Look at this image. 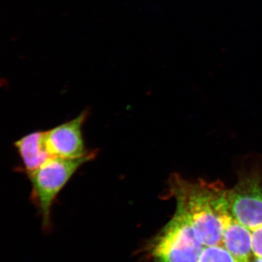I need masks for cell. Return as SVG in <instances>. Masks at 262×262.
<instances>
[{
	"instance_id": "cell-7",
	"label": "cell",
	"mask_w": 262,
	"mask_h": 262,
	"mask_svg": "<svg viewBox=\"0 0 262 262\" xmlns=\"http://www.w3.org/2000/svg\"><path fill=\"white\" fill-rule=\"evenodd\" d=\"M22 169L27 175L37 170L43 164L52 158L45 141V131H35L14 143Z\"/></svg>"
},
{
	"instance_id": "cell-9",
	"label": "cell",
	"mask_w": 262,
	"mask_h": 262,
	"mask_svg": "<svg viewBox=\"0 0 262 262\" xmlns=\"http://www.w3.org/2000/svg\"><path fill=\"white\" fill-rule=\"evenodd\" d=\"M251 250L254 258H262V226L251 231Z\"/></svg>"
},
{
	"instance_id": "cell-8",
	"label": "cell",
	"mask_w": 262,
	"mask_h": 262,
	"mask_svg": "<svg viewBox=\"0 0 262 262\" xmlns=\"http://www.w3.org/2000/svg\"><path fill=\"white\" fill-rule=\"evenodd\" d=\"M198 262H237L234 256L222 246L205 247Z\"/></svg>"
},
{
	"instance_id": "cell-11",
	"label": "cell",
	"mask_w": 262,
	"mask_h": 262,
	"mask_svg": "<svg viewBox=\"0 0 262 262\" xmlns=\"http://www.w3.org/2000/svg\"><path fill=\"white\" fill-rule=\"evenodd\" d=\"M237 262H242V261H237Z\"/></svg>"
},
{
	"instance_id": "cell-4",
	"label": "cell",
	"mask_w": 262,
	"mask_h": 262,
	"mask_svg": "<svg viewBox=\"0 0 262 262\" xmlns=\"http://www.w3.org/2000/svg\"><path fill=\"white\" fill-rule=\"evenodd\" d=\"M232 216L250 230L262 226V181L257 172L246 174L226 192Z\"/></svg>"
},
{
	"instance_id": "cell-6",
	"label": "cell",
	"mask_w": 262,
	"mask_h": 262,
	"mask_svg": "<svg viewBox=\"0 0 262 262\" xmlns=\"http://www.w3.org/2000/svg\"><path fill=\"white\" fill-rule=\"evenodd\" d=\"M220 218L223 225L222 246L237 261L251 262V231L237 222L229 210L222 213Z\"/></svg>"
},
{
	"instance_id": "cell-5",
	"label": "cell",
	"mask_w": 262,
	"mask_h": 262,
	"mask_svg": "<svg viewBox=\"0 0 262 262\" xmlns=\"http://www.w3.org/2000/svg\"><path fill=\"white\" fill-rule=\"evenodd\" d=\"M89 115L83 111L78 116L51 130L45 131L46 147L52 158L76 159L89 154L84 145L82 127Z\"/></svg>"
},
{
	"instance_id": "cell-3",
	"label": "cell",
	"mask_w": 262,
	"mask_h": 262,
	"mask_svg": "<svg viewBox=\"0 0 262 262\" xmlns=\"http://www.w3.org/2000/svg\"><path fill=\"white\" fill-rule=\"evenodd\" d=\"M96 157V151L76 159L52 158L29 174L32 184L31 201L42 218L43 228L51 226V211L58 194L84 164Z\"/></svg>"
},
{
	"instance_id": "cell-10",
	"label": "cell",
	"mask_w": 262,
	"mask_h": 262,
	"mask_svg": "<svg viewBox=\"0 0 262 262\" xmlns=\"http://www.w3.org/2000/svg\"><path fill=\"white\" fill-rule=\"evenodd\" d=\"M251 262H262V258H254V259Z\"/></svg>"
},
{
	"instance_id": "cell-2",
	"label": "cell",
	"mask_w": 262,
	"mask_h": 262,
	"mask_svg": "<svg viewBox=\"0 0 262 262\" xmlns=\"http://www.w3.org/2000/svg\"><path fill=\"white\" fill-rule=\"evenodd\" d=\"M204 248L187 215L177 206L171 220L148 241L143 252L149 262H198Z\"/></svg>"
},
{
	"instance_id": "cell-1",
	"label": "cell",
	"mask_w": 262,
	"mask_h": 262,
	"mask_svg": "<svg viewBox=\"0 0 262 262\" xmlns=\"http://www.w3.org/2000/svg\"><path fill=\"white\" fill-rule=\"evenodd\" d=\"M223 186L204 181L192 183L173 175L170 191L187 215L196 239L204 247L222 246L223 225L215 202Z\"/></svg>"
}]
</instances>
